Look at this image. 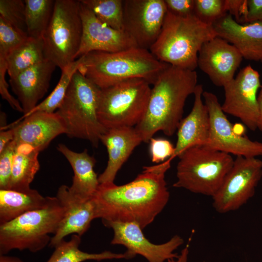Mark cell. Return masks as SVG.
I'll return each mask as SVG.
<instances>
[{
	"label": "cell",
	"mask_w": 262,
	"mask_h": 262,
	"mask_svg": "<svg viewBox=\"0 0 262 262\" xmlns=\"http://www.w3.org/2000/svg\"><path fill=\"white\" fill-rule=\"evenodd\" d=\"M177 180L173 186L212 197L232 167L230 154L206 145L190 147L178 157Z\"/></svg>",
	"instance_id": "obj_7"
},
{
	"label": "cell",
	"mask_w": 262,
	"mask_h": 262,
	"mask_svg": "<svg viewBox=\"0 0 262 262\" xmlns=\"http://www.w3.org/2000/svg\"><path fill=\"white\" fill-rule=\"evenodd\" d=\"M194 14L203 22L213 25L227 14L225 0H195Z\"/></svg>",
	"instance_id": "obj_32"
},
{
	"label": "cell",
	"mask_w": 262,
	"mask_h": 262,
	"mask_svg": "<svg viewBox=\"0 0 262 262\" xmlns=\"http://www.w3.org/2000/svg\"><path fill=\"white\" fill-rule=\"evenodd\" d=\"M202 96L210 119V136L206 146L236 156H262V143L252 141L235 132L233 125L222 110L216 96L212 92L203 91Z\"/></svg>",
	"instance_id": "obj_12"
},
{
	"label": "cell",
	"mask_w": 262,
	"mask_h": 262,
	"mask_svg": "<svg viewBox=\"0 0 262 262\" xmlns=\"http://www.w3.org/2000/svg\"><path fill=\"white\" fill-rule=\"evenodd\" d=\"M15 125L8 130H1L0 132V152L12 141L15 136Z\"/></svg>",
	"instance_id": "obj_39"
},
{
	"label": "cell",
	"mask_w": 262,
	"mask_h": 262,
	"mask_svg": "<svg viewBox=\"0 0 262 262\" xmlns=\"http://www.w3.org/2000/svg\"><path fill=\"white\" fill-rule=\"evenodd\" d=\"M64 209L56 196H49L44 207L28 212L0 225V255L13 249L38 252L49 245L56 232Z\"/></svg>",
	"instance_id": "obj_6"
},
{
	"label": "cell",
	"mask_w": 262,
	"mask_h": 262,
	"mask_svg": "<svg viewBox=\"0 0 262 262\" xmlns=\"http://www.w3.org/2000/svg\"><path fill=\"white\" fill-rule=\"evenodd\" d=\"M189 253V244L181 250V253L176 259H171L167 262H187L188 255Z\"/></svg>",
	"instance_id": "obj_41"
},
{
	"label": "cell",
	"mask_w": 262,
	"mask_h": 262,
	"mask_svg": "<svg viewBox=\"0 0 262 262\" xmlns=\"http://www.w3.org/2000/svg\"><path fill=\"white\" fill-rule=\"evenodd\" d=\"M56 197L62 206L64 213L56 232L51 238L49 244L51 247H55L69 234L81 237L96 218L92 198L85 199L72 194L66 185L60 186Z\"/></svg>",
	"instance_id": "obj_17"
},
{
	"label": "cell",
	"mask_w": 262,
	"mask_h": 262,
	"mask_svg": "<svg viewBox=\"0 0 262 262\" xmlns=\"http://www.w3.org/2000/svg\"><path fill=\"white\" fill-rule=\"evenodd\" d=\"M57 150L66 159L74 172L70 192L85 199L92 198L99 185L98 178L94 167L96 160L87 149L82 152H75L63 144H59Z\"/></svg>",
	"instance_id": "obj_23"
},
{
	"label": "cell",
	"mask_w": 262,
	"mask_h": 262,
	"mask_svg": "<svg viewBox=\"0 0 262 262\" xmlns=\"http://www.w3.org/2000/svg\"><path fill=\"white\" fill-rule=\"evenodd\" d=\"M203 86L197 84L194 93V102L190 113L180 121L177 128V140L172 160L186 149L206 145L210 132V119L207 106L202 100Z\"/></svg>",
	"instance_id": "obj_20"
},
{
	"label": "cell",
	"mask_w": 262,
	"mask_h": 262,
	"mask_svg": "<svg viewBox=\"0 0 262 262\" xmlns=\"http://www.w3.org/2000/svg\"><path fill=\"white\" fill-rule=\"evenodd\" d=\"M80 1L55 0L50 22L42 39L46 60L61 70L77 59L82 34Z\"/></svg>",
	"instance_id": "obj_8"
},
{
	"label": "cell",
	"mask_w": 262,
	"mask_h": 262,
	"mask_svg": "<svg viewBox=\"0 0 262 262\" xmlns=\"http://www.w3.org/2000/svg\"><path fill=\"white\" fill-rule=\"evenodd\" d=\"M216 36L213 25L194 14L181 16L167 11L160 34L149 51L161 62L195 70L201 47Z\"/></svg>",
	"instance_id": "obj_4"
},
{
	"label": "cell",
	"mask_w": 262,
	"mask_h": 262,
	"mask_svg": "<svg viewBox=\"0 0 262 262\" xmlns=\"http://www.w3.org/2000/svg\"><path fill=\"white\" fill-rule=\"evenodd\" d=\"M49 200V196L31 188L25 191L0 190V225L45 207Z\"/></svg>",
	"instance_id": "obj_24"
},
{
	"label": "cell",
	"mask_w": 262,
	"mask_h": 262,
	"mask_svg": "<svg viewBox=\"0 0 262 262\" xmlns=\"http://www.w3.org/2000/svg\"><path fill=\"white\" fill-rule=\"evenodd\" d=\"M101 21L118 30H123L122 0H81Z\"/></svg>",
	"instance_id": "obj_30"
},
{
	"label": "cell",
	"mask_w": 262,
	"mask_h": 262,
	"mask_svg": "<svg viewBox=\"0 0 262 262\" xmlns=\"http://www.w3.org/2000/svg\"><path fill=\"white\" fill-rule=\"evenodd\" d=\"M100 142L105 146L108 160L104 171L98 177L99 184L114 183L118 171L142 140L134 127L108 129Z\"/></svg>",
	"instance_id": "obj_22"
},
{
	"label": "cell",
	"mask_w": 262,
	"mask_h": 262,
	"mask_svg": "<svg viewBox=\"0 0 262 262\" xmlns=\"http://www.w3.org/2000/svg\"><path fill=\"white\" fill-rule=\"evenodd\" d=\"M29 36L22 33L0 17V54L6 56Z\"/></svg>",
	"instance_id": "obj_33"
},
{
	"label": "cell",
	"mask_w": 262,
	"mask_h": 262,
	"mask_svg": "<svg viewBox=\"0 0 262 262\" xmlns=\"http://www.w3.org/2000/svg\"><path fill=\"white\" fill-rule=\"evenodd\" d=\"M79 58L78 71L101 89L134 78L153 84L169 65L158 60L149 50L138 47L114 52L92 51Z\"/></svg>",
	"instance_id": "obj_3"
},
{
	"label": "cell",
	"mask_w": 262,
	"mask_h": 262,
	"mask_svg": "<svg viewBox=\"0 0 262 262\" xmlns=\"http://www.w3.org/2000/svg\"><path fill=\"white\" fill-rule=\"evenodd\" d=\"M262 178V160L236 156L221 185L212 197L213 206L218 213L236 211L255 194Z\"/></svg>",
	"instance_id": "obj_10"
},
{
	"label": "cell",
	"mask_w": 262,
	"mask_h": 262,
	"mask_svg": "<svg viewBox=\"0 0 262 262\" xmlns=\"http://www.w3.org/2000/svg\"><path fill=\"white\" fill-rule=\"evenodd\" d=\"M101 89L78 70L74 74L56 114L62 119L66 134L88 140L94 147L107 130L99 121L98 111Z\"/></svg>",
	"instance_id": "obj_5"
},
{
	"label": "cell",
	"mask_w": 262,
	"mask_h": 262,
	"mask_svg": "<svg viewBox=\"0 0 262 262\" xmlns=\"http://www.w3.org/2000/svg\"><path fill=\"white\" fill-rule=\"evenodd\" d=\"M81 64L80 58L62 71L60 80L57 85L49 95L28 114L24 115L27 116L36 112H45L49 113H54L61 104L67 91L73 75L79 69Z\"/></svg>",
	"instance_id": "obj_29"
},
{
	"label": "cell",
	"mask_w": 262,
	"mask_h": 262,
	"mask_svg": "<svg viewBox=\"0 0 262 262\" xmlns=\"http://www.w3.org/2000/svg\"><path fill=\"white\" fill-rule=\"evenodd\" d=\"M167 12L164 0H123V30L139 48L149 50Z\"/></svg>",
	"instance_id": "obj_11"
},
{
	"label": "cell",
	"mask_w": 262,
	"mask_h": 262,
	"mask_svg": "<svg viewBox=\"0 0 262 262\" xmlns=\"http://www.w3.org/2000/svg\"><path fill=\"white\" fill-rule=\"evenodd\" d=\"M261 86L259 72L248 65L223 86L225 98L221 105L222 110L240 119L252 131L257 129L258 92Z\"/></svg>",
	"instance_id": "obj_13"
},
{
	"label": "cell",
	"mask_w": 262,
	"mask_h": 262,
	"mask_svg": "<svg viewBox=\"0 0 262 262\" xmlns=\"http://www.w3.org/2000/svg\"><path fill=\"white\" fill-rule=\"evenodd\" d=\"M22 118L15 124L13 141L16 145H28L40 152L55 137L66 134L64 123L56 112H36Z\"/></svg>",
	"instance_id": "obj_18"
},
{
	"label": "cell",
	"mask_w": 262,
	"mask_h": 262,
	"mask_svg": "<svg viewBox=\"0 0 262 262\" xmlns=\"http://www.w3.org/2000/svg\"><path fill=\"white\" fill-rule=\"evenodd\" d=\"M255 21L262 22V0H245L240 23Z\"/></svg>",
	"instance_id": "obj_36"
},
{
	"label": "cell",
	"mask_w": 262,
	"mask_h": 262,
	"mask_svg": "<svg viewBox=\"0 0 262 262\" xmlns=\"http://www.w3.org/2000/svg\"><path fill=\"white\" fill-rule=\"evenodd\" d=\"M213 26L217 36L234 46L243 58L262 60V22L240 24L227 14Z\"/></svg>",
	"instance_id": "obj_19"
},
{
	"label": "cell",
	"mask_w": 262,
	"mask_h": 262,
	"mask_svg": "<svg viewBox=\"0 0 262 262\" xmlns=\"http://www.w3.org/2000/svg\"><path fill=\"white\" fill-rule=\"evenodd\" d=\"M0 262H23L19 258L14 257L6 256L5 255H0Z\"/></svg>",
	"instance_id": "obj_42"
},
{
	"label": "cell",
	"mask_w": 262,
	"mask_h": 262,
	"mask_svg": "<svg viewBox=\"0 0 262 262\" xmlns=\"http://www.w3.org/2000/svg\"><path fill=\"white\" fill-rule=\"evenodd\" d=\"M261 62H262V60L261 61Z\"/></svg>",
	"instance_id": "obj_43"
},
{
	"label": "cell",
	"mask_w": 262,
	"mask_h": 262,
	"mask_svg": "<svg viewBox=\"0 0 262 262\" xmlns=\"http://www.w3.org/2000/svg\"><path fill=\"white\" fill-rule=\"evenodd\" d=\"M195 70L169 65L159 75L151 88L145 114L134 127L142 142L148 143L162 131L172 136L182 119L187 98L197 85Z\"/></svg>",
	"instance_id": "obj_2"
},
{
	"label": "cell",
	"mask_w": 262,
	"mask_h": 262,
	"mask_svg": "<svg viewBox=\"0 0 262 262\" xmlns=\"http://www.w3.org/2000/svg\"><path fill=\"white\" fill-rule=\"evenodd\" d=\"M171 160L144 166L132 181L122 185L99 184L92 198L96 218L103 221L135 222L144 229L167 204L169 192L165 174Z\"/></svg>",
	"instance_id": "obj_1"
},
{
	"label": "cell",
	"mask_w": 262,
	"mask_h": 262,
	"mask_svg": "<svg viewBox=\"0 0 262 262\" xmlns=\"http://www.w3.org/2000/svg\"><path fill=\"white\" fill-rule=\"evenodd\" d=\"M25 3L27 34L42 38L51 18L55 0H25Z\"/></svg>",
	"instance_id": "obj_28"
},
{
	"label": "cell",
	"mask_w": 262,
	"mask_h": 262,
	"mask_svg": "<svg viewBox=\"0 0 262 262\" xmlns=\"http://www.w3.org/2000/svg\"><path fill=\"white\" fill-rule=\"evenodd\" d=\"M167 11L178 16L194 14L195 0H164Z\"/></svg>",
	"instance_id": "obj_37"
},
{
	"label": "cell",
	"mask_w": 262,
	"mask_h": 262,
	"mask_svg": "<svg viewBox=\"0 0 262 262\" xmlns=\"http://www.w3.org/2000/svg\"><path fill=\"white\" fill-rule=\"evenodd\" d=\"M16 145L10 142L0 152V190H9Z\"/></svg>",
	"instance_id": "obj_34"
},
{
	"label": "cell",
	"mask_w": 262,
	"mask_h": 262,
	"mask_svg": "<svg viewBox=\"0 0 262 262\" xmlns=\"http://www.w3.org/2000/svg\"><path fill=\"white\" fill-rule=\"evenodd\" d=\"M149 142V152L153 163H163L174 154L175 146L167 139L152 137Z\"/></svg>",
	"instance_id": "obj_35"
},
{
	"label": "cell",
	"mask_w": 262,
	"mask_h": 262,
	"mask_svg": "<svg viewBox=\"0 0 262 262\" xmlns=\"http://www.w3.org/2000/svg\"><path fill=\"white\" fill-rule=\"evenodd\" d=\"M40 152L26 144L16 145L9 190L25 191L40 168Z\"/></svg>",
	"instance_id": "obj_25"
},
{
	"label": "cell",
	"mask_w": 262,
	"mask_h": 262,
	"mask_svg": "<svg viewBox=\"0 0 262 262\" xmlns=\"http://www.w3.org/2000/svg\"><path fill=\"white\" fill-rule=\"evenodd\" d=\"M55 67L46 60L10 78L11 88L17 97L24 115L33 110L47 93Z\"/></svg>",
	"instance_id": "obj_21"
},
{
	"label": "cell",
	"mask_w": 262,
	"mask_h": 262,
	"mask_svg": "<svg viewBox=\"0 0 262 262\" xmlns=\"http://www.w3.org/2000/svg\"><path fill=\"white\" fill-rule=\"evenodd\" d=\"M45 60L42 39L28 36L7 55V72L10 78Z\"/></svg>",
	"instance_id": "obj_26"
},
{
	"label": "cell",
	"mask_w": 262,
	"mask_h": 262,
	"mask_svg": "<svg viewBox=\"0 0 262 262\" xmlns=\"http://www.w3.org/2000/svg\"><path fill=\"white\" fill-rule=\"evenodd\" d=\"M258 104L259 116L257 123V128L262 132V85L258 94Z\"/></svg>",
	"instance_id": "obj_40"
},
{
	"label": "cell",
	"mask_w": 262,
	"mask_h": 262,
	"mask_svg": "<svg viewBox=\"0 0 262 262\" xmlns=\"http://www.w3.org/2000/svg\"><path fill=\"white\" fill-rule=\"evenodd\" d=\"M146 80L134 78L101 89L98 114L107 130L135 127L143 117L151 92Z\"/></svg>",
	"instance_id": "obj_9"
},
{
	"label": "cell",
	"mask_w": 262,
	"mask_h": 262,
	"mask_svg": "<svg viewBox=\"0 0 262 262\" xmlns=\"http://www.w3.org/2000/svg\"><path fill=\"white\" fill-rule=\"evenodd\" d=\"M81 236L72 234L70 239L61 241L46 262H83L87 260L100 261L104 260L126 259L125 253H115L105 251L99 253H89L79 248Z\"/></svg>",
	"instance_id": "obj_27"
},
{
	"label": "cell",
	"mask_w": 262,
	"mask_h": 262,
	"mask_svg": "<svg viewBox=\"0 0 262 262\" xmlns=\"http://www.w3.org/2000/svg\"><path fill=\"white\" fill-rule=\"evenodd\" d=\"M80 1L82 34L77 58L92 51L114 52L137 47L124 30H116L105 24Z\"/></svg>",
	"instance_id": "obj_15"
},
{
	"label": "cell",
	"mask_w": 262,
	"mask_h": 262,
	"mask_svg": "<svg viewBox=\"0 0 262 262\" xmlns=\"http://www.w3.org/2000/svg\"><path fill=\"white\" fill-rule=\"evenodd\" d=\"M0 17L18 31L28 34L25 0H0Z\"/></svg>",
	"instance_id": "obj_31"
},
{
	"label": "cell",
	"mask_w": 262,
	"mask_h": 262,
	"mask_svg": "<svg viewBox=\"0 0 262 262\" xmlns=\"http://www.w3.org/2000/svg\"><path fill=\"white\" fill-rule=\"evenodd\" d=\"M102 223L113 230L111 244L121 245L126 247L124 253L126 259H131L138 254L148 262H164L177 258L179 255L174 252L183 243V239L176 235L164 244H153L146 238L143 229L135 222L103 221Z\"/></svg>",
	"instance_id": "obj_14"
},
{
	"label": "cell",
	"mask_w": 262,
	"mask_h": 262,
	"mask_svg": "<svg viewBox=\"0 0 262 262\" xmlns=\"http://www.w3.org/2000/svg\"><path fill=\"white\" fill-rule=\"evenodd\" d=\"M243 58L234 46L216 36L201 47L198 54L197 66L214 85L223 87L234 78Z\"/></svg>",
	"instance_id": "obj_16"
},
{
	"label": "cell",
	"mask_w": 262,
	"mask_h": 262,
	"mask_svg": "<svg viewBox=\"0 0 262 262\" xmlns=\"http://www.w3.org/2000/svg\"><path fill=\"white\" fill-rule=\"evenodd\" d=\"M245 0H225L226 11L233 16L235 20L240 23L241 17L244 10Z\"/></svg>",
	"instance_id": "obj_38"
}]
</instances>
